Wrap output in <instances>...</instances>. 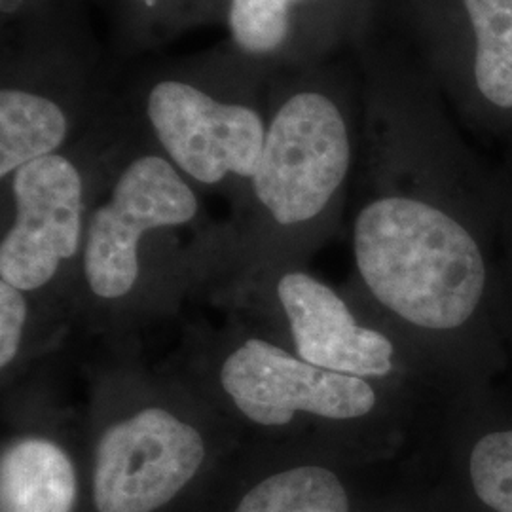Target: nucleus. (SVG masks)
<instances>
[{
	"instance_id": "nucleus-12",
	"label": "nucleus",
	"mask_w": 512,
	"mask_h": 512,
	"mask_svg": "<svg viewBox=\"0 0 512 512\" xmlns=\"http://www.w3.org/2000/svg\"><path fill=\"white\" fill-rule=\"evenodd\" d=\"M109 25V57L128 61L226 21L232 0H93Z\"/></svg>"
},
{
	"instance_id": "nucleus-10",
	"label": "nucleus",
	"mask_w": 512,
	"mask_h": 512,
	"mask_svg": "<svg viewBox=\"0 0 512 512\" xmlns=\"http://www.w3.org/2000/svg\"><path fill=\"white\" fill-rule=\"evenodd\" d=\"M220 385L245 418L264 427H283L298 412L357 420L376 406L365 378L310 365L260 338L245 340L224 359Z\"/></svg>"
},
{
	"instance_id": "nucleus-8",
	"label": "nucleus",
	"mask_w": 512,
	"mask_h": 512,
	"mask_svg": "<svg viewBox=\"0 0 512 512\" xmlns=\"http://www.w3.org/2000/svg\"><path fill=\"white\" fill-rule=\"evenodd\" d=\"M205 459L200 431L164 408L110 425L93 461L97 512H154L196 476Z\"/></svg>"
},
{
	"instance_id": "nucleus-15",
	"label": "nucleus",
	"mask_w": 512,
	"mask_h": 512,
	"mask_svg": "<svg viewBox=\"0 0 512 512\" xmlns=\"http://www.w3.org/2000/svg\"><path fill=\"white\" fill-rule=\"evenodd\" d=\"M93 0H0V42L90 25Z\"/></svg>"
},
{
	"instance_id": "nucleus-2",
	"label": "nucleus",
	"mask_w": 512,
	"mask_h": 512,
	"mask_svg": "<svg viewBox=\"0 0 512 512\" xmlns=\"http://www.w3.org/2000/svg\"><path fill=\"white\" fill-rule=\"evenodd\" d=\"M353 255L372 296L420 329L463 327L484 296L478 239L431 192L385 186L370 196L353 220Z\"/></svg>"
},
{
	"instance_id": "nucleus-3",
	"label": "nucleus",
	"mask_w": 512,
	"mask_h": 512,
	"mask_svg": "<svg viewBox=\"0 0 512 512\" xmlns=\"http://www.w3.org/2000/svg\"><path fill=\"white\" fill-rule=\"evenodd\" d=\"M363 128L361 76L340 59L275 73L266 137L247 184L262 217L306 230L329 217L348 183Z\"/></svg>"
},
{
	"instance_id": "nucleus-13",
	"label": "nucleus",
	"mask_w": 512,
	"mask_h": 512,
	"mask_svg": "<svg viewBox=\"0 0 512 512\" xmlns=\"http://www.w3.org/2000/svg\"><path fill=\"white\" fill-rule=\"evenodd\" d=\"M73 461L52 440L12 442L0 459V512H73Z\"/></svg>"
},
{
	"instance_id": "nucleus-6",
	"label": "nucleus",
	"mask_w": 512,
	"mask_h": 512,
	"mask_svg": "<svg viewBox=\"0 0 512 512\" xmlns=\"http://www.w3.org/2000/svg\"><path fill=\"white\" fill-rule=\"evenodd\" d=\"M393 18L448 109L512 126V0H393Z\"/></svg>"
},
{
	"instance_id": "nucleus-16",
	"label": "nucleus",
	"mask_w": 512,
	"mask_h": 512,
	"mask_svg": "<svg viewBox=\"0 0 512 512\" xmlns=\"http://www.w3.org/2000/svg\"><path fill=\"white\" fill-rule=\"evenodd\" d=\"M476 497L495 512H512V429L476 440L469 459Z\"/></svg>"
},
{
	"instance_id": "nucleus-14",
	"label": "nucleus",
	"mask_w": 512,
	"mask_h": 512,
	"mask_svg": "<svg viewBox=\"0 0 512 512\" xmlns=\"http://www.w3.org/2000/svg\"><path fill=\"white\" fill-rule=\"evenodd\" d=\"M236 512H349L348 492L330 469L304 465L258 482Z\"/></svg>"
},
{
	"instance_id": "nucleus-11",
	"label": "nucleus",
	"mask_w": 512,
	"mask_h": 512,
	"mask_svg": "<svg viewBox=\"0 0 512 512\" xmlns=\"http://www.w3.org/2000/svg\"><path fill=\"white\" fill-rule=\"evenodd\" d=\"M277 296L302 361L365 380L393 372L391 340L378 330L361 327L348 304L323 281L289 272L279 279Z\"/></svg>"
},
{
	"instance_id": "nucleus-1",
	"label": "nucleus",
	"mask_w": 512,
	"mask_h": 512,
	"mask_svg": "<svg viewBox=\"0 0 512 512\" xmlns=\"http://www.w3.org/2000/svg\"><path fill=\"white\" fill-rule=\"evenodd\" d=\"M274 74L226 40L200 54L137 65L120 97L141 137L194 184L253 179Z\"/></svg>"
},
{
	"instance_id": "nucleus-9",
	"label": "nucleus",
	"mask_w": 512,
	"mask_h": 512,
	"mask_svg": "<svg viewBox=\"0 0 512 512\" xmlns=\"http://www.w3.org/2000/svg\"><path fill=\"white\" fill-rule=\"evenodd\" d=\"M382 0H232L228 42L272 73L308 69L357 52Z\"/></svg>"
},
{
	"instance_id": "nucleus-5",
	"label": "nucleus",
	"mask_w": 512,
	"mask_h": 512,
	"mask_svg": "<svg viewBox=\"0 0 512 512\" xmlns=\"http://www.w3.org/2000/svg\"><path fill=\"white\" fill-rule=\"evenodd\" d=\"M120 92L107 112L69 147L19 167L6 181L14 220L0 243L2 281L19 291L48 285L84 249L92 217L93 165L139 139Z\"/></svg>"
},
{
	"instance_id": "nucleus-4",
	"label": "nucleus",
	"mask_w": 512,
	"mask_h": 512,
	"mask_svg": "<svg viewBox=\"0 0 512 512\" xmlns=\"http://www.w3.org/2000/svg\"><path fill=\"white\" fill-rule=\"evenodd\" d=\"M92 25L0 42V177L69 147L118 95Z\"/></svg>"
},
{
	"instance_id": "nucleus-17",
	"label": "nucleus",
	"mask_w": 512,
	"mask_h": 512,
	"mask_svg": "<svg viewBox=\"0 0 512 512\" xmlns=\"http://www.w3.org/2000/svg\"><path fill=\"white\" fill-rule=\"evenodd\" d=\"M27 319V302L18 287L0 281V366L8 368L19 353Z\"/></svg>"
},
{
	"instance_id": "nucleus-7",
	"label": "nucleus",
	"mask_w": 512,
	"mask_h": 512,
	"mask_svg": "<svg viewBox=\"0 0 512 512\" xmlns=\"http://www.w3.org/2000/svg\"><path fill=\"white\" fill-rule=\"evenodd\" d=\"M198 213L194 186L164 154L156 148L131 152L88 222L82 253L92 293L105 300L131 293L145 236L186 226Z\"/></svg>"
}]
</instances>
